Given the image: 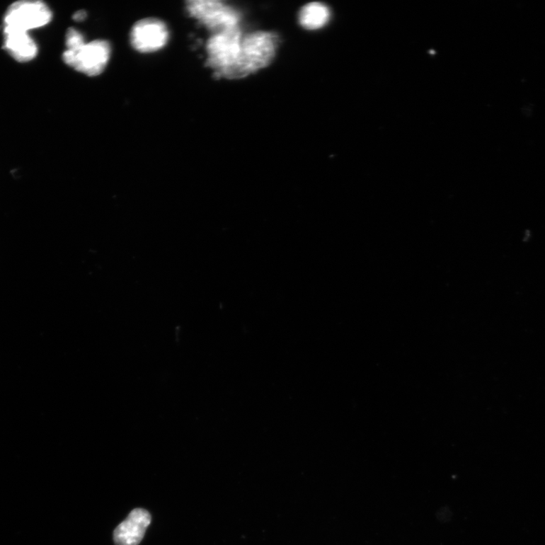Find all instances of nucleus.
Here are the masks:
<instances>
[{
	"label": "nucleus",
	"instance_id": "20e7f679",
	"mask_svg": "<svg viewBox=\"0 0 545 545\" xmlns=\"http://www.w3.org/2000/svg\"><path fill=\"white\" fill-rule=\"evenodd\" d=\"M111 56V46L103 40H96L76 51H65L63 61L76 71L95 77L106 68Z\"/></svg>",
	"mask_w": 545,
	"mask_h": 545
},
{
	"label": "nucleus",
	"instance_id": "423d86ee",
	"mask_svg": "<svg viewBox=\"0 0 545 545\" xmlns=\"http://www.w3.org/2000/svg\"><path fill=\"white\" fill-rule=\"evenodd\" d=\"M130 43L142 53L157 52L165 47L169 40V31L165 23L158 18L142 19L130 32Z\"/></svg>",
	"mask_w": 545,
	"mask_h": 545
},
{
	"label": "nucleus",
	"instance_id": "9b49d317",
	"mask_svg": "<svg viewBox=\"0 0 545 545\" xmlns=\"http://www.w3.org/2000/svg\"><path fill=\"white\" fill-rule=\"evenodd\" d=\"M86 18V13L85 11L81 10L79 12L74 13L73 19L76 21H82Z\"/></svg>",
	"mask_w": 545,
	"mask_h": 545
},
{
	"label": "nucleus",
	"instance_id": "f257e3e1",
	"mask_svg": "<svg viewBox=\"0 0 545 545\" xmlns=\"http://www.w3.org/2000/svg\"><path fill=\"white\" fill-rule=\"evenodd\" d=\"M239 28L217 33L207 42V64L218 79H236L243 40Z\"/></svg>",
	"mask_w": 545,
	"mask_h": 545
},
{
	"label": "nucleus",
	"instance_id": "7ed1b4c3",
	"mask_svg": "<svg viewBox=\"0 0 545 545\" xmlns=\"http://www.w3.org/2000/svg\"><path fill=\"white\" fill-rule=\"evenodd\" d=\"M190 16L214 34L239 28L241 16L236 9L217 0H191L187 2Z\"/></svg>",
	"mask_w": 545,
	"mask_h": 545
},
{
	"label": "nucleus",
	"instance_id": "6e6552de",
	"mask_svg": "<svg viewBox=\"0 0 545 545\" xmlns=\"http://www.w3.org/2000/svg\"><path fill=\"white\" fill-rule=\"evenodd\" d=\"M4 34L5 48L16 60L25 62L35 58L38 47L28 32L5 27Z\"/></svg>",
	"mask_w": 545,
	"mask_h": 545
},
{
	"label": "nucleus",
	"instance_id": "39448f33",
	"mask_svg": "<svg viewBox=\"0 0 545 545\" xmlns=\"http://www.w3.org/2000/svg\"><path fill=\"white\" fill-rule=\"evenodd\" d=\"M50 8L40 1H20L11 6L6 14L5 27L28 32L50 23Z\"/></svg>",
	"mask_w": 545,
	"mask_h": 545
},
{
	"label": "nucleus",
	"instance_id": "f03ea898",
	"mask_svg": "<svg viewBox=\"0 0 545 545\" xmlns=\"http://www.w3.org/2000/svg\"><path fill=\"white\" fill-rule=\"evenodd\" d=\"M278 42V36L272 32L258 31L243 36L236 79L268 67L275 57Z\"/></svg>",
	"mask_w": 545,
	"mask_h": 545
},
{
	"label": "nucleus",
	"instance_id": "0eeeda50",
	"mask_svg": "<svg viewBox=\"0 0 545 545\" xmlns=\"http://www.w3.org/2000/svg\"><path fill=\"white\" fill-rule=\"evenodd\" d=\"M151 517L149 511L136 508L114 531L115 545H139L144 539Z\"/></svg>",
	"mask_w": 545,
	"mask_h": 545
},
{
	"label": "nucleus",
	"instance_id": "1a4fd4ad",
	"mask_svg": "<svg viewBox=\"0 0 545 545\" xmlns=\"http://www.w3.org/2000/svg\"><path fill=\"white\" fill-rule=\"evenodd\" d=\"M330 17L328 7L321 3H311L300 11L299 23L305 29L318 30L328 23Z\"/></svg>",
	"mask_w": 545,
	"mask_h": 545
},
{
	"label": "nucleus",
	"instance_id": "9d476101",
	"mask_svg": "<svg viewBox=\"0 0 545 545\" xmlns=\"http://www.w3.org/2000/svg\"><path fill=\"white\" fill-rule=\"evenodd\" d=\"M86 43L81 33L74 28L68 30L67 35V47L69 51H76L81 48Z\"/></svg>",
	"mask_w": 545,
	"mask_h": 545
}]
</instances>
